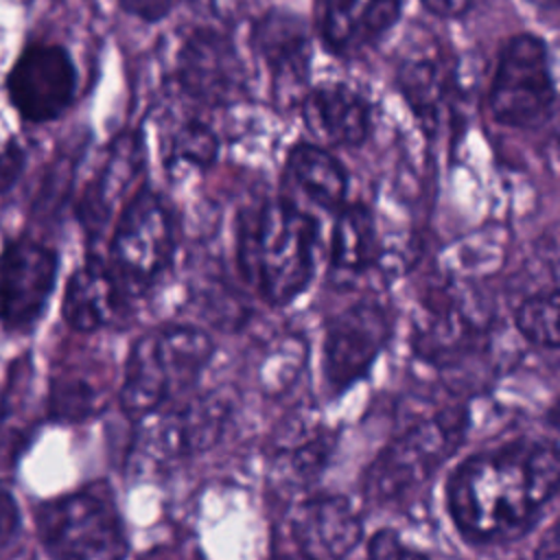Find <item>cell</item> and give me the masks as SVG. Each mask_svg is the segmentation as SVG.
Returning a JSON list of instances; mask_svg holds the SVG:
<instances>
[{"instance_id":"1","label":"cell","mask_w":560,"mask_h":560,"mask_svg":"<svg viewBox=\"0 0 560 560\" xmlns=\"http://www.w3.org/2000/svg\"><path fill=\"white\" fill-rule=\"evenodd\" d=\"M558 477L553 440H516L466 457L446 481V508L470 545L508 542L536 523Z\"/></svg>"},{"instance_id":"2","label":"cell","mask_w":560,"mask_h":560,"mask_svg":"<svg viewBox=\"0 0 560 560\" xmlns=\"http://www.w3.org/2000/svg\"><path fill=\"white\" fill-rule=\"evenodd\" d=\"M317 236L313 214L284 197L260 201L238 221L241 276L273 308L295 302L315 276Z\"/></svg>"},{"instance_id":"3","label":"cell","mask_w":560,"mask_h":560,"mask_svg":"<svg viewBox=\"0 0 560 560\" xmlns=\"http://www.w3.org/2000/svg\"><path fill=\"white\" fill-rule=\"evenodd\" d=\"M214 352L210 335L190 324H166L136 339L125 363L120 405L131 418H147L186 392Z\"/></svg>"},{"instance_id":"4","label":"cell","mask_w":560,"mask_h":560,"mask_svg":"<svg viewBox=\"0 0 560 560\" xmlns=\"http://www.w3.org/2000/svg\"><path fill=\"white\" fill-rule=\"evenodd\" d=\"M175 249L171 208L151 186H138L114 219L107 258L131 300L160 282L175 260Z\"/></svg>"},{"instance_id":"5","label":"cell","mask_w":560,"mask_h":560,"mask_svg":"<svg viewBox=\"0 0 560 560\" xmlns=\"http://www.w3.org/2000/svg\"><path fill=\"white\" fill-rule=\"evenodd\" d=\"M468 429L464 407H446L394 438L365 472V499L400 501L418 490L462 444Z\"/></svg>"},{"instance_id":"6","label":"cell","mask_w":560,"mask_h":560,"mask_svg":"<svg viewBox=\"0 0 560 560\" xmlns=\"http://www.w3.org/2000/svg\"><path fill=\"white\" fill-rule=\"evenodd\" d=\"M490 118L508 129H540L556 116V81L547 42L512 35L497 59L488 88Z\"/></svg>"},{"instance_id":"7","label":"cell","mask_w":560,"mask_h":560,"mask_svg":"<svg viewBox=\"0 0 560 560\" xmlns=\"http://www.w3.org/2000/svg\"><path fill=\"white\" fill-rule=\"evenodd\" d=\"M37 529L52 560H125L120 516L103 490H79L44 503Z\"/></svg>"},{"instance_id":"8","label":"cell","mask_w":560,"mask_h":560,"mask_svg":"<svg viewBox=\"0 0 560 560\" xmlns=\"http://www.w3.org/2000/svg\"><path fill=\"white\" fill-rule=\"evenodd\" d=\"M173 77L182 94L203 107H228L247 96V68L234 42L219 28L190 31L173 63Z\"/></svg>"},{"instance_id":"9","label":"cell","mask_w":560,"mask_h":560,"mask_svg":"<svg viewBox=\"0 0 560 560\" xmlns=\"http://www.w3.org/2000/svg\"><path fill=\"white\" fill-rule=\"evenodd\" d=\"M392 335V317L383 302L363 298L326 324L324 378L330 392L341 394L361 381Z\"/></svg>"},{"instance_id":"10","label":"cell","mask_w":560,"mask_h":560,"mask_svg":"<svg viewBox=\"0 0 560 560\" xmlns=\"http://www.w3.org/2000/svg\"><path fill=\"white\" fill-rule=\"evenodd\" d=\"M77 85V66L59 44H28L7 74L9 101L28 122L59 118L74 103Z\"/></svg>"},{"instance_id":"11","label":"cell","mask_w":560,"mask_h":560,"mask_svg":"<svg viewBox=\"0 0 560 560\" xmlns=\"http://www.w3.org/2000/svg\"><path fill=\"white\" fill-rule=\"evenodd\" d=\"M57 252L33 238L18 236L0 249V324L9 330L31 328L55 291Z\"/></svg>"},{"instance_id":"12","label":"cell","mask_w":560,"mask_h":560,"mask_svg":"<svg viewBox=\"0 0 560 560\" xmlns=\"http://www.w3.org/2000/svg\"><path fill=\"white\" fill-rule=\"evenodd\" d=\"M249 42L267 70L278 105L298 107L308 92L313 68V37L306 22L293 11L269 9L254 22Z\"/></svg>"},{"instance_id":"13","label":"cell","mask_w":560,"mask_h":560,"mask_svg":"<svg viewBox=\"0 0 560 560\" xmlns=\"http://www.w3.org/2000/svg\"><path fill=\"white\" fill-rule=\"evenodd\" d=\"M144 168V144L138 131H120L103 151V158L88 179L77 217L85 234L94 241L114 225V217L133 195V184Z\"/></svg>"},{"instance_id":"14","label":"cell","mask_w":560,"mask_h":560,"mask_svg":"<svg viewBox=\"0 0 560 560\" xmlns=\"http://www.w3.org/2000/svg\"><path fill=\"white\" fill-rule=\"evenodd\" d=\"M405 0H315V28L332 55L352 57L376 46L400 20Z\"/></svg>"},{"instance_id":"15","label":"cell","mask_w":560,"mask_h":560,"mask_svg":"<svg viewBox=\"0 0 560 560\" xmlns=\"http://www.w3.org/2000/svg\"><path fill=\"white\" fill-rule=\"evenodd\" d=\"M230 405L219 396H201L162 413L142 431V453L153 462H171L212 446L228 422Z\"/></svg>"},{"instance_id":"16","label":"cell","mask_w":560,"mask_h":560,"mask_svg":"<svg viewBox=\"0 0 560 560\" xmlns=\"http://www.w3.org/2000/svg\"><path fill=\"white\" fill-rule=\"evenodd\" d=\"M455 63L438 44H413L398 61V90L424 133L433 136L457 94Z\"/></svg>"},{"instance_id":"17","label":"cell","mask_w":560,"mask_h":560,"mask_svg":"<svg viewBox=\"0 0 560 560\" xmlns=\"http://www.w3.org/2000/svg\"><path fill=\"white\" fill-rule=\"evenodd\" d=\"M298 109L304 127L328 147L357 149L372 133V107L368 98L343 81L308 88Z\"/></svg>"},{"instance_id":"18","label":"cell","mask_w":560,"mask_h":560,"mask_svg":"<svg viewBox=\"0 0 560 560\" xmlns=\"http://www.w3.org/2000/svg\"><path fill=\"white\" fill-rule=\"evenodd\" d=\"M282 184L287 190L282 197L308 214L311 208L337 214L348 203L350 179L343 164L313 142H298L289 149Z\"/></svg>"},{"instance_id":"19","label":"cell","mask_w":560,"mask_h":560,"mask_svg":"<svg viewBox=\"0 0 560 560\" xmlns=\"http://www.w3.org/2000/svg\"><path fill=\"white\" fill-rule=\"evenodd\" d=\"M291 532L308 560H343L359 545L363 525L346 497L315 494L298 505Z\"/></svg>"},{"instance_id":"20","label":"cell","mask_w":560,"mask_h":560,"mask_svg":"<svg viewBox=\"0 0 560 560\" xmlns=\"http://www.w3.org/2000/svg\"><path fill=\"white\" fill-rule=\"evenodd\" d=\"M129 302L131 298L107 260L90 256L68 278L61 313L72 330L94 332L118 322Z\"/></svg>"},{"instance_id":"21","label":"cell","mask_w":560,"mask_h":560,"mask_svg":"<svg viewBox=\"0 0 560 560\" xmlns=\"http://www.w3.org/2000/svg\"><path fill=\"white\" fill-rule=\"evenodd\" d=\"M483 332V322L453 298L433 302L424 308L413 328V350L433 365H451L475 348Z\"/></svg>"},{"instance_id":"22","label":"cell","mask_w":560,"mask_h":560,"mask_svg":"<svg viewBox=\"0 0 560 560\" xmlns=\"http://www.w3.org/2000/svg\"><path fill=\"white\" fill-rule=\"evenodd\" d=\"M381 260V236L376 219L365 203H346L330 232L328 271L335 282H352Z\"/></svg>"},{"instance_id":"23","label":"cell","mask_w":560,"mask_h":560,"mask_svg":"<svg viewBox=\"0 0 560 560\" xmlns=\"http://www.w3.org/2000/svg\"><path fill=\"white\" fill-rule=\"evenodd\" d=\"M219 136L201 116H188L179 120L164 138V164L173 168H197L212 166L219 158Z\"/></svg>"},{"instance_id":"24","label":"cell","mask_w":560,"mask_h":560,"mask_svg":"<svg viewBox=\"0 0 560 560\" xmlns=\"http://www.w3.org/2000/svg\"><path fill=\"white\" fill-rule=\"evenodd\" d=\"M516 330L534 346L558 348V289L527 295L514 311Z\"/></svg>"},{"instance_id":"25","label":"cell","mask_w":560,"mask_h":560,"mask_svg":"<svg viewBox=\"0 0 560 560\" xmlns=\"http://www.w3.org/2000/svg\"><path fill=\"white\" fill-rule=\"evenodd\" d=\"M98 389L81 376H63L52 383L50 411L61 420H81L96 411Z\"/></svg>"},{"instance_id":"26","label":"cell","mask_w":560,"mask_h":560,"mask_svg":"<svg viewBox=\"0 0 560 560\" xmlns=\"http://www.w3.org/2000/svg\"><path fill=\"white\" fill-rule=\"evenodd\" d=\"M332 444H335V438L330 433H315L302 444H298L289 457V466L293 475L302 481L317 479L330 459Z\"/></svg>"},{"instance_id":"27","label":"cell","mask_w":560,"mask_h":560,"mask_svg":"<svg viewBox=\"0 0 560 560\" xmlns=\"http://www.w3.org/2000/svg\"><path fill=\"white\" fill-rule=\"evenodd\" d=\"M368 560H429L409 549L394 529H378L368 540Z\"/></svg>"},{"instance_id":"28","label":"cell","mask_w":560,"mask_h":560,"mask_svg":"<svg viewBox=\"0 0 560 560\" xmlns=\"http://www.w3.org/2000/svg\"><path fill=\"white\" fill-rule=\"evenodd\" d=\"M70 182H72V162L63 160L50 168V175L42 184V192L37 197V206L42 208V212H55L63 203Z\"/></svg>"},{"instance_id":"29","label":"cell","mask_w":560,"mask_h":560,"mask_svg":"<svg viewBox=\"0 0 560 560\" xmlns=\"http://www.w3.org/2000/svg\"><path fill=\"white\" fill-rule=\"evenodd\" d=\"M26 164V151L18 140H9L0 149V192H7L15 186Z\"/></svg>"},{"instance_id":"30","label":"cell","mask_w":560,"mask_h":560,"mask_svg":"<svg viewBox=\"0 0 560 560\" xmlns=\"http://www.w3.org/2000/svg\"><path fill=\"white\" fill-rule=\"evenodd\" d=\"M116 2L125 13L147 24H155L164 20L175 4V0H116Z\"/></svg>"},{"instance_id":"31","label":"cell","mask_w":560,"mask_h":560,"mask_svg":"<svg viewBox=\"0 0 560 560\" xmlns=\"http://www.w3.org/2000/svg\"><path fill=\"white\" fill-rule=\"evenodd\" d=\"M479 0H420V4L435 18L455 20L477 7Z\"/></svg>"},{"instance_id":"32","label":"cell","mask_w":560,"mask_h":560,"mask_svg":"<svg viewBox=\"0 0 560 560\" xmlns=\"http://www.w3.org/2000/svg\"><path fill=\"white\" fill-rule=\"evenodd\" d=\"M18 523H20V514L13 497L0 490V542L13 536V532L18 529Z\"/></svg>"},{"instance_id":"33","label":"cell","mask_w":560,"mask_h":560,"mask_svg":"<svg viewBox=\"0 0 560 560\" xmlns=\"http://www.w3.org/2000/svg\"><path fill=\"white\" fill-rule=\"evenodd\" d=\"M532 9H536L542 18L556 22L558 18V9H560V0H525Z\"/></svg>"},{"instance_id":"34","label":"cell","mask_w":560,"mask_h":560,"mask_svg":"<svg viewBox=\"0 0 560 560\" xmlns=\"http://www.w3.org/2000/svg\"><path fill=\"white\" fill-rule=\"evenodd\" d=\"M273 560H308V558L302 556V553H295V556H280V558H273Z\"/></svg>"},{"instance_id":"35","label":"cell","mask_w":560,"mask_h":560,"mask_svg":"<svg viewBox=\"0 0 560 560\" xmlns=\"http://www.w3.org/2000/svg\"><path fill=\"white\" fill-rule=\"evenodd\" d=\"M547 560H558V553H556V551H553V553H549V558H547Z\"/></svg>"}]
</instances>
